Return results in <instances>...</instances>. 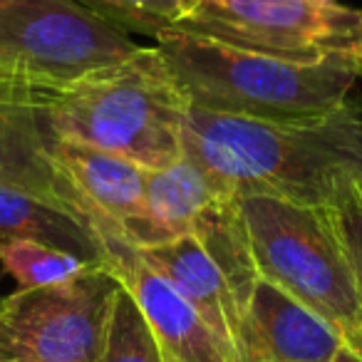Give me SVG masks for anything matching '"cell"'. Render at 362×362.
I'll use <instances>...</instances> for the list:
<instances>
[{"label":"cell","instance_id":"1","mask_svg":"<svg viewBox=\"0 0 362 362\" xmlns=\"http://www.w3.org/2000/svg\"><path fill=\"white\" fill-rule=\"evenodd\" d=\"M184 156L231 197L327 206L337 181L362 161V107L347 100L310 124H283L189 107Z\"/></svg>","mask_w":362,"mask_h":362},{"label":"cell","instance_id":"2","mask_svg":"<svg viewBox=\"0 0 362 362\" xmlns=\"http://www.w3.org/2000/svg\"><path fill=\"white\" fill-rule=\"evenodd\" d=\"M154 40L189 105L216 115L310 124L335 115L357 80V62L347 57L293 62L174 28Z\"/></svg>","mask_w":362,"mask_h":362},{"label":"cell","instance_id":"3","mask_svg":"<svg viewBox=\"0 0 362 362\" xmlns=\"http://www.w3.org/2000/svg\"><path fill=\"white\" fill-rule=\"evenodd\" d=\"M189 100L156 47L90 75L42 105L52 139L95 146L164 169L184 159Z\"/></svg>","mask_w":362,"mask_h":362},{"label":"cell","instance_id":"4","mask_svg":"<svg viewBox=\"0 0 362 362\" xmlns=\"http://www.w3.org/2000/svg\"><path fill=\"white\" fill-rule=\"evenodd\" d=\"M141 47L82 0H0V100L42 107Z\"/></svg>","mask_w":362,"mask_h":362},{"label":"cell","instance_id":"5","mask_svg":"<svg viewBox=\"0 0 362 362\" xmlns=\"http://www.w3.org/2000/svg\"><path fill=\"white\" fill-rule=\"evenodd\" d=\"M261 278L335 327L362 357V298L330 206L238 199Z\"/></svg>","mask_w":362,"mask_h":362},{"label":"cell","instance_id":"6","mask_svg":"<svg viewBox=\"0 0 362 362\" xmlns=\"http://www.w3.org/2000/svg\"><path fill=\"white\" fill-rule=\"evenodd\" d=\"M174 30L293 62L355 60L362 11L310 0H181Z\"/></svg>","mask_w":362,"mask_h":362},{"label":"cell","instance_id":"7","mask_svg":"<svg viewBox=\"0 0 362 362\" xmlns=\"http://www.w3.org/2000/svg\"><path fill=\"white\" fill-rule=\"evenodd\" d=\"M119 288L102 263L62 286L3 298L0 362H97Z\"/></svg>","mask_w":362,"mask_h":362},{"label":"cell","instance_id":"8","mask_svg":"<svg viewBox=\"0 0 362 362\" xmlns=\"http://www.w3.org/2000/svg\"><path fill=\"white\" fill-rule=\"evenodd\" d=\"M95 233L102 246V263L149 322L164 362H231L211 327L164 276L146 266L136 246L115 231Z\"/></svg>","mask_w":362,"mask_h":362},{"label":"cell","instance_id":"9","mask_svg":"<svg viewBox=\"0 0 362 362\" xmlns=\"http://www.w3.org/2000/svg\"><path fill=\"white\" fill-rule=\"evenodd\" d=\"M50 156L87 223L95 231H115L124 241H132L146 214L149 169L124 156L67 139H52Z\"/></svg>","mask_w":362,"mask_h":362},{"label":"cell","instance_id":"10","mask_svg":"<svg viewBox=\"0 0 362 362\" xmlns=\"http://www.w3.org/2000/svg\"><path fill=\"white\" fill-rule=\"evenodd\" d=\"M345 340L322 317L261 278L243 313V362H332Z\"/></svg>","mask_w":362,"mask_h":362},{"label":"cell","instance_id":"11","mask_svg":"<svg viewBox=\"0 0 362 362\" xmlns=\"http://www.w3.org/2000/svg\"><path fill=\"white\" fill-rule=\"evenodd\" d=\"M149 268L164 276L181 298L211 327L231 362L241 360L243 313L216 263L206 256L202 243L189 233L161 246L136 248Z\"/></svg>","mask_w":362,"mask_h":362},{"label":"cell","instance_id":"12","mask_svg":"<svg viewBox=\"0 0 362 362\" xmlns=\"http://www.w3.org/2000/svg\"><path fill=\"white\" fill-rule=\"evenodd\" d=\"M223 197L231 194L187 156L164 169L146 171V214L129 243L149 248L189 236L202 211Z\"/></svg>","mask_w":362,"mask_h":362},{"label":"cell","instance_id":"13","mask_svg":"<svg viewBox=\"0 0 362 362\" xmlns=\"http://www.w3.org/2000/svg\"><path fill=\"white\" fill-rule=\"evenodd\" d=\"M52 136L40 105L0 100V187H16L75 209L50 156Z\"/></svg>","mask_w":362,"mask_h":362},{"label":"cell","instance_id":"14","mask_svg":"<svg viewBox=\"0 0 362 362\" xmlns=\"http://www.w3.org/2000/svg\"><path fill=\"white\" fill-rule=\"evenodd\" d=\"M40 241L90 263H102L95 228L77 209L16 187H0V243Z\"/></svg>","mask_w":362,"mask_h":362},{"label":"cell","instance_id":"15","mask_svg":"<svg viewBox=\"0 0 362 362\" xmlns=\"http://www.w3.org/2000/svg\"><path fill=\"white\" fill-rule=\"evenodd\" d=\"M192 236L216 263L241 313H246L253 288L261 281V273L253 258L251 236H248L246 216L238 197H223L214 202L206 211H202V216L194 223Z\"/></svg>","mask_w":362,"mask_h":362},{"label":"cell","instance_id":"16","mask_svg":"<svg viewBox=\"0 0 362 362\" xmlns=\"http://www.w3.org/2000/svg\"><path fill=\"white\" fill-rule=\"evenodd\" d=\"M0 263L18 281V291H35V288L62 286L90 268L102 263H90L62 248L47 246L40 241H8L0 243Z\"/></svg>","mask_w":362,"mask_h":362},{"label":"cell","instance_id":"17","mask_svg":"<svg viewBox=\"0 0 362 362\" xmlns=\"http://www.w3.org/2000/svg\"><path fill=\"white\" fill-rule=\"evenodd\" d=\"M97 362H164L149 322L124 288H119L112 303L110 325Z\"/></svg>","mask_w":362,"mask_h":362},{"label":"cell","instance_id":"18","mask_svg":"<svg viewBox=\"0 0 362 362\" xmlns=\"http://www.w3.org/2000/svg\"><path fill=\"white\" fill-rule=\"evenodd\" d=\"M330 211L337 223V231L345 243V251L350 256L355 281L362 298V171L350 169L337 181L335 194L330 199Z\"/></svg>","mask_w":362,"mask_h":362},{"label":"cell","instance_id":"19","mask_svg":"<svg viewBox=\"0 0 362 362\" xmlns=\"http://www.w3.org/2000/svg\"><path fill=\"white\" fill-rule=\"evenodd\" d=\"M82 3L117 25L134 28L151 37L174 28L181 8V0H82Z\"/></svg>","mask_w":362,"mask_h":362},{"label":"cell","instance_id":"20","mask_svg":"<svg viewBox=\"0 0 362 362\" xmlns=\"http://www.w3.org/2000/svg\"><path fill=\"white\" fill-rule=\"evenodd\" d=\"M332 362H362V357L357 355L355 350H350V347H342V350L337 352V357Z\"/></svg>","mask_w":362,"mask_h":362},{"label":"cell","instance_id":"21","mask_svg":"<svg viewBox=\"0 0 362 362\" xmlns=\"http://www.w3.org/2000/svg\"><path fill=\"white\" fill-rule=\"evenodd\" d=\"M355 62H357V77H362V37H360V47H357Z\"/></svg>","mask_w":362,"mask_h":362},{"label":"cell","instance_id":"22","mask_svg":"<svg viewBox=\"0 0 362 362\" xmlns=\"http://www.w3.org/2000/svg\"><path fill=\"white\" fill-rule=\"evenodd\" d=\"M310 3H317V6H340L337 0H310Z\"/></svg>","mask_w":362,"mask_h":362},{"label":"cell","instance_id":"23","mask_svg":"<svg viewBox=\"0 0 362 362\" xmlns=\"http://www.w3.org/2000/svg\"><path fill=\"white\" fill-rule=\"evenodd\" d=\"M357 169H360V171H362V161H360V166H357Z\"/></svg>","mask_w":362,"mask_h":362},{"label":"cell","instance_id":"24","mask_svg":"<svg viewBox=\"0 0 362 362\" xmlns=\"http://www.w3.org/2000/svg\"><path fill=\"white\" fill-rule=\"evenodd\" d=\"M0 305H3V298H0Z\"/></svg>","mask_w":362,"mask_h":362}]
</instances>
